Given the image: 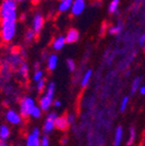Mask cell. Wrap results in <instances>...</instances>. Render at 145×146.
I'll use <instances>...</instances> for the list:
<instances>
[{
  "label": "cell",
  "instance_id": "obj_18",
  "mask_svg": "<svg viewBox=\"0 0 145 146\" xmlns=\"http://www.w3.org/2000/svg\"><path fill=\"white\" fill-rule=\"evenodd\" d=\"M136 129L134 126H130L129 128V135H128L127 138V142H126V146H132L135 142V139H136Z\"/></svg>",
  "mask_w": 145,
  "mask_h": 146
},
{
  "label": "cell",
  "instance_id": "obj_15",
  "mask_svg": "<svg viewBox=\"0 0 145 146\" xmlns=\"http://www.w3.org/2000/svg\"><path fill=\"white\" fill-rule=\"evenodd\" d=\"M65 44H66L65 36H57L56 39L53 41L52 47L55 51H60V50L63 49V47L65 46Z\"/></svg>",
  "mask_w": 145,
  "mask_h": 146
},
{
  "label": "cell",
  "instance_id": "obj_25",
  "mask_svg": "<svg viewBox=\"0 0 145 146\" xmlns=\"http://www.w3.org/2000/svg\"><path fill=\"white\" fill-rule=\"evenodd\" d=\"M120 4V0H112L109 5V12L110 13H116L118 11V7Z\"/></svg>",
  "mask_w": 145,
  "mask_h": 146
},
{
  "label": "cell",
  "instance_id": "obj_2",
  "mask_svg": "<svg viewBox=\"0 0 145 146\" xmlns=\"http://www.w3.org/2000/svg\"><path fill=\"white\" fill-rule=\"evenodd\" d=\"M17 6L15 0H4L0 5V18L17 16Z\"/></svg>",
  "mask_w": 145,
  "mask_h": 146
},
{
  "label": "cell",
  "instance_id": "obj_23",
  "mask_svg": "<svg viewBox=\"0 0 145 146\" xmlns=\"http://www.w3.org/2000/svg\"><path fill=\"white\" fill-rule=\"evenodd\" d=\"M42 116H43V110L39 106H36V107L33 109L32 113H31L30 117L33 119H41Z\"/></svg>",
  "mask_w": 145,
  "mask_h": 146
},
{
  "label": "cell",
  "instance_id": "obj_40",
  "mask_svg": "<svg viewBox=\"0 0 145 146\" xmlns=\"http://www.w3.org/2000/svg\"><path fill=\"white\" fill-rule=\"evenodd\" d=\"M143 50L145 51V43H144V45H143Z\"/></svg>",
  "mask_w": 145,
  "mask_h": 146
},
{
  "label": "cell",
  "instance_id": "obj_4",
  "mask_svg": "<svg viewBox=\"0 0 145 146\" xmlns=\"http://www.w3.org/2000/svg\"><path fill=\"white\" fill-rule=\"evenodd\" d=\"M57 117H58V115L55 112H51L47 115L45 121H44L43 127H42V131H43L44 134H50V133H52L54 131V129H56L55 122H56Z\"/></svg>",
  "mask_w": 145,
  "mask_h": 146
},
{
  "label": "cell",
  "instance_id": "obj_34",
  "mask_svg": "<svg viewBox=\"0 0 145 146\" xmlns=\"http://www.w3.org/2000/svg\"><path fill=\"white\" fill-rule=\"evenodd\" d=\"M138 43H139V45H140L141 47H143V45H144V43H145V34H142L140 36H139Z\"/></svg>",
  "mask_w": 145,
  "mask_h": 146
},
{
  "label": "cell",
  "instance_id": "obj_35",
  "mask_svg": "<svg viewBox=\"0 0 145 146\" xmlns=\"http://www.w3.org/2000/svg\"><path fill=\"white\" fill-rule=\"evenodd\" d=\"M138 91L141 96H145V85H141V86L139 87Z\"/></svg>",
  "mask_w": 145,
  "mask_h": 146
},
{
  "label": "cell",
  "instance_id": "obj_11",
  "mask_svg": "<svg viewBox=\"0 0 145 146\" xmlns=\"http://www.w3.org/2000/svg\"><path fill=\"white\" fill-rule=\"evenodd\" d=\"M124 137V128L122 126H118L116 128L115 133H114V140L112 146H121Z\"/></svg>",
  "mask_w": 145,
  "mask_h": 146
},
{
  "label": "cell",
  "instance_id": "obj_7",
  "mask_svg": "<svg viewBox=\"0 0 145 146\" xmlns=\"http://www.w3.org/2000/svg\"><path fill=\"white\" fill-rule=\"evenodd\" d=\"M44 23H45V19H44V16L41 13H37L36 15L33 18V31L35 32L36 35H39L42 32L44 27Z\"/></svg>",
  "mask_w": 145,
  "mask_h": 146
},
{
  "label": "cell",
  "instance_id": "obj_31",
  "mask_svg": "<svg viewBox=\"0 0 145 146\" xmlns=\"http://www.w3.org/2000/svg\"><path fill=\"white\" fill-rule=\"evenodd\" d=\"M41 146H50V139L46 134L41 137Z\"/></svg>",
  "mask_w": 145,
  "mask_h": 146
},
{
  "label": "cell",
  "instance_id": "obj_32",
  "mask_svg": "<svg viewBox=\"0 0 145 146\" xmlns=\"http://www.w3.org/2000/svg\"><path fill=\"white\" fill-rule=\"evenodd\" d=\"M67 119H68V122L70 125H73L75 122V115L74 114H68L67 115Z\"/></svg>",
  "mask_w": 145,
  "mask_h": 146
},
{
  "label": "cell",
  "instance_id": "obj_10",
  "mask_svg": "<svg viewBox=\"0 0 145 146\" xmlns=\"http://www.w3.org/2000/svg\"><path fill=\"white\" fill-rule=\"evenodd\" d=\"M55 127L60 131H67L70 127L67 116H58L55 122Z\"/></svg>",
  "mask_w": 145,
  "mask_h": 146
},
{
  "label": "cell",
  "instance_id": "obj_21",
  "mask_svg": "<svg viewBox=\"0 0 145 146\" xmlns=\"http://www.w3.org/2000/svg\"><path fill=\"white\" fill-rule=\"evenodd\" d=\"M72 2H73V0H64V1H61L59 6H58V10H59L60 12L68 11L69 9H71Z\"/></svg>",
  "mask_w": 145,
  "mask_h": 146
},
{
  "label": "cell",
  "instance_id": "obj_39",
  "mask_svg": "<svg viewBox=\"0 0 145 146\" xmlns=\"http://www.w3.org/2000/svg\"><path fill=\"white\" fill-rule=\"evenodd\" d=\"M16 2H23V1H25V0H15Z\"/></svg>",
  "mask_w": 145,
  "mask_h": 146
},
{
  "label": "cell",
  "instance_id": "obj_24",
  "mask_svg": "<svg viewBox=\"0 0 145 146\" xmlns=\"http://www.w3.org/2000/svg\"><path fill=\"white\" fill-rule=\"evenodd\" d=\"M123 31L122 23H119L118 25H115L109 29V34L110 35H119Z\"/></svg>",
  "mask_w": 145,
  "mask_h": 146
},
{
  "label": "cell",
  "instance_id": "obj_30",
  "mask_svg": "<svg viewBox=\"0 0 145 146\" xmlns=\"http://www.w3.org/2000/svg\"><path fill=\"white\" fill-rule=\"evenodd\" d=\"M35 36H36V34H35V32L33 31V29H31V30H27V33H25V39L27 42H32L33 40H34Z\"/></svg>",
  "mask_w": 145,
  "mask_h": 146
},
{
  "label": "cell",
  "instance_id": "obj_26",
  "mask_svg": "<svg viewBox=\"0 0 145 146\" xmlns=\"http://www.w3.org/2000/svg\"><path fill=\"white\" fill-rule=\"evenodd\" d=\"M44 78V70L41 68L37 69V70H35L34 72V75H33V80H34L35 82H38L40 81L41 79H43Z\"/></svg>",
  "mask_w": 145,
  "mask_h": 146
},
{
  "label": "cell",
  "instance_id": "obj_19",
  "mask_svg": "<svg viewBox=\"0 0 145 146\" xmlns=\"http://www.w3.org/2000/svg\"><path fill=\"white\" fill-rule=\"evenodd\" d=\"M10 136V128L7 125H0V140L6 141Z\"/></svg>",
  "mask_w": 145,
  "mask_h": 146
},
{
  "label": "cell",
  "instance_id": "obj_1",
  "mask_svg": "<svg viewBox=\"0 0 145 146\" xmlns=\"http://www.w3.org/2000/svg\"><path fill=\"white\" fill-rule=\"evenodd\" d=\"M17 16L0 18V38L3 43H10L13 40L16 32Z\"/></svg>",
  "mask_w": 145,
  "mask_h": 146
},
{
  "label": "cell",
  "instance_id": "obj_27",
  "mask_svg": "<svg viewBox=\"0 0 145 146\" xmlns=\"http://www.w3.org/2000/svg\"><path fill=\"white\" fill-rule=\"evenodd\" d=\"M129 96H124L122 98L120 103V112L121 113H124L128 108V105H129Z\"/></svg>",
  "mask_w": 145,
  "mask_h": 146
},
{
  "label": "cell",
  "instance_id": "obj_16",
  "mask_svg": "<svg viewBox=\"0 0 145 146\" xmlns=\"http://www.w3.org/2000/svg\"><path fill=\"white\" fill-rule=\"evenodd\" d=\"M92 73L93 72L91 69H88V70H86L85 72H84L83 76H82L81 80H80V86H81V88H85V87L89 84L91 77H92Z\"/></svg>",
  "mask_w": 145,
  "mask_h": 146
},
{
  "label": "cell",
  "instance_id": "obj_17",
  "mask_svg": "<svg viewBox=\"0 0 145 146\" xmlns=\"http://www.w3.org/2000/svg\"><path fill=\"white\" fill-rule=\"evenodd\" d=\"M141 83H142V77L141 76H137V77L134 78L131 83V89H130V91H131L130 94L131 96H134L138 91L139 87L141 86Z\"/></svg>",
  "mask_w": 145,
  "mask_h": 146
},
{
  "label": "cell",
  "instance_id": "obj_22",
  "mask_svg": "<svg viewBox=\"0 0 145 146\" xmlns=\"http://www.w3.org/2000/svg\"><path fill=\"white\" fill-rule=\"evenodd\" d=\"M18 74L21 76V77L25 79V78H27V76H29V72H30V68H29V65H27V63H21V65H19V67H18V70H17Z\"/></svg>",
  "mask_w": 145,
  "mask_h": 146
},
{
  "label": "cell",
  "instance_id": "obj_38",
  "mask_svg": "<svg viewBox=\"0 0 145 146\" xmlns=\"http://www.w3.org/2000/svg\"><path fill=\"white\" fill-rule=\"evenodd\" d=\"M31 1H32V3H33V4H38V3L40 2V1H41V0H31Z\"/></svg>",
  "mask_w": 145,
  "mask_h": 146
},
{
  "label": "cell",
  "instance_id": "obj_8",
  "mask_svg": "<svg viewBox=\"0 0 145 146\" xmlns=\"http://www.w3.org/2000/svg\"><path fill=\"white\" fill-rule=\"evenodd\" d=\"M85 9V0H73L71 6V13L74 16H78Z\"/></svg>",
  "mask_w": 145,
  "mask_h": 146
},
{
  "label": "cell",
  "instance_id": "obj_9",
  "mask_svg": "<svg viewBox=\"0 0 145 146\" xmlns=\"http://www.w3.org/2000/svg\"><path fill=\"white\" fill-rule=\"evenodd\" d=\"M53 100L54 98H51L44 94L39 100V107L43 110V112H49L51 108L53 107Z\"/></svg>",
  "mask_w": 145,
  "mask_h": 146
},
{
  "label": "cell",
  "instance_id": "obj_3",
  "mask_svg": "<svg viewBox=\"0 0 145 146\" xmlns=\"http://www.w3.org/2000/svg\"><path fill=\"white\" fill-rule=\"evenodd\" d=\"M37 106L36 100L32 96H23L19 102V111L23 118H27L30 117L33 109Z\"/></svg>",
  "mask_w": 145,
  "mask_h": 146
},
{
  "label": "cell",
  "instance_id": "obj_41",
  "mask_svg": "<svg viewBox=\"0 0 145 146\" xmlns=\"http://www.w3.org/2000/svg\"><path fill=\"white\" fill-rule=\"evenodd\" d=\"M60 1H64V0H60Z\"/></svg>",
  "mask_w": 145,
  "mask_h": 146
},
{
  "label": "cell",
  "instance_id": "obj_13",
  "mask_svg": "<svg viewBox=\"0 0 145 146\" xmlns=\"http://www.w3.org/2000/svg\"><path fill=\"white\" fill-rule=\"evenodd\" d=\"M58 65V56L56 54H50L47 57V69L49 71H54Z\"/></svg>",
  "mask_w": 145,
  "mask_h": 146
},
{
  "label": "cell",
  "instance_id": "obj_36",
  "mask_svg": "<svg viewBox=\"0 0 145 146\" xmlns=\"http://www.w3.org/2000/svg\"><path fill=\"white\" fill-rule=\"evenodd\" d=\"M0 146H10V145L6 141H4V140H0Z\"/></svg>",
  "mask_w": 145,
  "mask_h": 146
},
{
  "label": "cell",
  "instance_id": "obj_6",
  "mask_svg": "<svg viewBox=\"0 0 145 146\" xmlns=\"http://www.w3.org/2000/svg\"><path fill=\"white\" fill-rule=\"evenodd\" d=\"M5 120L11 125H21L23 122V116L19 112H16L15 110H8L5 113Z\"/></svg>",
  "mask_w": 145,
  "mask_h": 146
},
{
  "label": "cell",
  "instance_id": "obj_37",
  "mask_svg": "<svg viewBox=\"0 0 145 146\" xmlns=\"http://www.w3.org/2000/svg\"><path fill=\"white\" fill-rule=\"evenodd\" d=\"M67 142H68V138H67V137H64V138H62V144H63V145L67 144Z\"/></svg>",
  "mask_w": 145,
  "mask_h": 146
},
{
  "label": "cell",
  "instance_id": "obj_5",
  "mask_svg": "<svg viewBox=\"0 0 145 146\" xmlns=\"http://www.w3.org/2000/svg\"><path fill=\"white\" fill-rule=\"evenodd\" d=\"M25 146H41V129L34 127L25 138Z\"/></svg>",
  "mask_w": 145,
  "mask_h": 146
},
{
  "label": "cell",
  "instance_id": "obj_20",
  "mask_svg": "<svg viewBox=\"0 0 145 146\" xmlns=\"http://www.w3.org/2000/svg\"><path fill=\"white\" fill-rule=\"evenodd\" d=\"M55 90H56V85H55L54 82L51 81V82H49V83L47 84V86H46L45 94L47 96H49V98H54V96H55Z\"/></svg>",
  "mask_w": 145,
  "mask_h": 146
},
{
  "label": "cell",
  "instance_id": "obj_28",
  "mask_svg": "<svg viewBox=\"0 0 145 146\" xmlns=\"http://www.w3.org/2000/svg\"><path fill=\"white\" fill-rule=\"evenodd\" d=\"M46 86H47V84H46V80L43 78V79H41L40 81L37 82L36 89L38 92H43V91L46 89Z\"/></svg>",
  "mask_w": 145,
  "mask_h": 146
},
{
  "label": "cell",
  "instance_id": "obj_12",
  "mask_svg": "<svg viewBox=\"0 0 145 146\" xmlns=\"http://www.w3.org/2000/svg\"><path fill=\"white\" fill-rule=\"evenodd\" d=\"M66 43L67 44H73L76 43L78 40H79V32L76 30V29H70V30L67 32L65 36Z\"/></svg>",
  "mask_w": 145,
  "mask_h": 146
},
{
  "label": "cell",
  "instance_id": "obj_33",
  "mask_svg": "<svg viewBox=\"0 0 145 146\" xmlns=\"http://www.w3.org/2000/svg\"><path fill=\"white\" fill-rule=\"evenodd\" d=\"M53 107L59 109V108L62 107V102L60 100H53Z\"/></svg>",
  "mask_w": 145,
  "mask_h": 146
},
{
  "label": "cell",
  "instance_id": "obj_14",
  "mask_svg": "<svg viewBox=\"0 0 145 146\" xmlns=\"http://www.w3.org/2000/svg\"><path fill=\"white\" fill-rule=\"evenodd\" d=\"M21 63H23V61H21V57L18 54L11 55V56H9L8 59H7V64H8L9 66L18 68Z\"/></svg>",
  "mask_w": 145,
  "mask_h": 146
},
{
  "label": "cell",
  "instance_id": "obj_29",
  "mask_svg": "<svg viewBox=\"0 0 145 146\" xmlns=\"http://www.w3.org/2000/svg\"><path fill=\"white\" fill-rule=\"evenodd\" d=\"M66 65H67V68L70 72H74L76 70V64H75V61L73 59H67L66 61Z\"/></svg>",
  "mask_w": 145,
  "mask_h": 146
}]
</instances>
